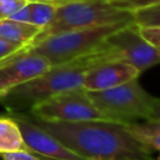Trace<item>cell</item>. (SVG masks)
I'll return each mask as SVG.
<instances>
[{
	"instance_id": "cell-1",
	"label": "cell",
	"mask_w": 160,
	"mask_h": 160,
	"mask_svg": "<svg viewBox=\"0 0 160 160\" xmlns=\"http://www.w3.org/2000/svg\"><path fill=\"white\" fill-rule=\"evenodd\" d=\"M28 116L85 160H155L154 151L134 140L121 122L45 121Z\"/></svg>"
},
{
	"instance_id": "cell-2",
	"label": "cell",
	"mask_w": 160,
	"mask_h": 160,
	"mask_svg": "<svg viewBox=\"0 0 160 160\" xmlns=\"http://www.w3.org/2000/svg\"><path fill=\"white\" fill-rule=\"evenodd\" d=\"M116 60L124 61L121 52L105 40L95 49L69 61L52 65L44 74L9 90L0 98V104L9 114H25L50 96L82 88L88 71Z\"/></svg>"
},
{
	"instance_id": "cell-3",
	"label": "cell",
	"mask_w": 160,
	"mask_h": 160,
	"mask_svg": "<svg viewBox=\"0 0 160 160\" xmlns=\"http://www.w3.org/2000/svg\"><path fill=\"white\" fill-rule=\"evenodd\" d=\"M94 105L111 121L130 122L140 120H160V100L148 92L138 79L119 86L88 91Z\"/></svg>"
},
{
	"instance_id": "cell-4",
	"label": "cell",
	"mask_w": 160,
	"mask_h": 160,
	"mask_svg": "<svg viewBox=\"0 0 160 160\" xmlns=\"http://www.w3.org/2000/svg\"><path fill=\"white\" fill-rule=\"evenodd\" d=\"M130 20L132 21L131 11L118 9L106 0H68L56 8L50 24L41 29L30 44L65 31Z\"/></svg>"
},
{
	"instance_id": "cell-5",
	"label": "cell",
	"mask_w": 160,
	"mask_h": 160,
	"mask_svg": "<svg viewBox=\"0 0 160 160\" xmlns=\"http://www.w3.org/2000/svg\"><path fill=\"white\" fill-rule=\"evenodd\" d=\"M131 22V20L119 21L94 28L65 31L29 44L26 45V48L30 51L44 56L52 66L69 61L95 49L101 42H104L109 35L128 26Z\"/></svg>"
},
{
	"instance_id": "cell-6",
	"label": "cell",
	"mask_w": 160,
	"mask_h": 160,
	"mask_svg": "<svg viewBox=\"0 0 160 160\" xmlns=\"http://www.w3.org/2000/svg\"><path fill=\"white\" fill-rule=\"evenodd\" d=\"M25 114L45 121H111L94 105L88 91L82 88L50 96Z\"/></svg>"
},
{
	"instance_id": "cell-7",
	"label": "cell",
	"mask_w": 160,
	"mask_h": 160,
	"mask_svg": "<svg viewBox=\"0 0 160 160\" xmlns=\"http://www.w3.org/2000/svg\"><path fill=\"white\" fill-rule=\"evenodd\" d=\"M50 62L26 46L0 60V98L50 69Z\"/></svg>"
},
{
	"instance_id": "cell-8",
	"label": "cell",
	"mask_w": 160,
	"mask_h": 160,
	"mask_svg": "<svg viewBox=\"0 0 160 160\" xmlns=\"http://www.w3.org/2000/svg\"><path fill=\"white\" fill-rule=\"evenodd\" d=\"M105 40L118 49L124 61L132 65L139 72L155 66L160 60L159 49L151 46L140 38L134 22L116 30Z\"/></svg>"
},
{
	"instance_id": "cell-9",
	"label": "cell",
	"mask_w": 160,
	"mask_h": 160,
	"mask_svg": "<svg viewBox=\"0 0 160 160\" xmlns=\"http://www.w3.org/2000/svg\"><path fill=\"white\" fill-rule=\"evenodd\" d=\"M9 114V112H8ZM18 122L26 149L46 160H85L68 149L56 138L39 128L26 114H9Z\"/></svg>"
},
{
	"instance_id": "cell-10",
	"label": "cell",
	"mask_w": 160,
	"mask_h": 160,
	"mask_svg": "<svg viewBox=\"0 0 160 160\" xmlns=\"http://www.w3.org/2000/svg\"><path fill=\"white\" fill-rule=\"evenodd\" d=\"M139 75L140 72L126 61H110L88 71L82 81V89L86 91H101L138 79Z\"/></svg>"
},
{
	"instance_id": "cell-11",
	"label": "cell",
	"mask_w": 160,
	"mask_h": 160,
	"mask_svg": "<svg viewBox=\"0 0 160 160\" xmlns=\"http://www.w3.org/2000/svg\"><path fill=\"white\" fill-rule=\"evenodd\" d=\"M126 132L145 148L158 151L160 149V120H140L122 124Z\"/></svg>"
},
{
	"instance_id": "cell-12",
	"label": "cell",
	"mask_w": 160,
	"mask_h": 160,
	"mask_svg": "<svg viewBox=\"0 0 160 160\" xmlns=\"http://www.w3.org/2000/svg\"><path fill=\"white\" fill-rule=\"evenodd\" d=\"M19 150L28 149L18 122L9 114L0 115V155Z\"/></svg>"
},
{
	"instance_id": "cell-13",
	"label": "cell",
	"mask_w": 160,
	"mask_h": 160,
	"mask_svg": "<svg viewBox=\"0 0 160 160\" xmlns=\"http://www.w3.org/2000/svg\"><path fill=\"white\" fill-rule=\"evenodd\" d=\"M41 29L29 22H21L11 19H2L0 20V38L18 42L24 46L29 45L35 36L39 34Z\"/></svg>"
},
{
	"instance_id": "cell-14",
	"label": "cell",
	"mask_w": 160,
	"mask_h": 160,
	"mask_svg": "<svg viewBox=\"0 0 160 160\" xmlns=\"http://www.w3.org/2000/svg\"><path fill=\"white\" fill-rule=\"evenodd\" d=\"M56 8V5L48 2H28L30 24L39 26L40 29H44L52 20Z\"/></svg>"
},
{
	"instance_id": "cell-15",
	"label": "cell",
	"mask_w": 160,
	"mask_h": 160,
	"mask_svg": "<svg viewBox=\"0 0 160 160\" xmlns=\"http://www.w3.org/2000/svg\"><path fill=\"white\" fill-rule=\"evenodd\" d=\"M131 19L136 26H160V2L132 10Z\"/></svg>"
},
{
	"instance_id": "cell-16",
	"label": "cell",
	"mask_w": 160,
	"mask_h": 160,
	"mask_svg": "<svg viewBox=\"0 0 160 160\" xmlns=\"http://www.w3.org/2000/svg\"><path fill=\"white\" fill-rule=\"evenodd\" d=\"M136 31L144 41L160 50V26H136Z\"/></svg>"
},
{
	"instance_id": "cell-17",
	"label": "cell",
	"mask_w": 160,
	"mask_h": 160,
	"mask_svg": "<svg viewBox=\"0 0 160 160\" xmlns=\"http://www.w3.org/2000/svg\"><path fill=\"white\" fill-rule=\"evenodd\" d=\"M26 4V0H0V20L9 19Z\"/></svg>"
},
{
	"instance_id": "cell-18",
	"label": "cell",
	"mask_w": 160,
	"mask_h": 160,
	"mask_svg": "<svg viewBox=\"0 0 160 160\" xmlns=\"http://www.w3.org/2000/svg\"><path fill=\"white\" fill-rule=\"evenodd\" d=\"M2 160H46L29 150H19L12 152H6L1 155Z\"/></svg>"
},
{
	"instance_id": "cell-19",
	"label": "cell",
	"mask_w": 160,
	"mask_h": 160,
	"mask_svg": "<svg viewBox=\"0 0 160 160\" xmlns=\"http://www.w3.org/2000/svg\"><path fill=\"white\" fill-rule=\"evenodd\" d=\"M24 45L21 44H18V42H11V41H8L2 38H0V60L19 51L20 49H22Z\"/></svg>"
},
{
	"instance_id": "cell-20",
	"label": "cell",
	"mask_w": 160,
	"mask_h": 160,
	"mask_svg": "<svg viewBox=\"0 0 160 160\" xmlns=\"http://www.w3.org/2000/svg\"><path fill=\"white\" fill-rule=\"evenodd\" d=\"M9 19L16 20V21H21V22H29V24H30V15H29L28 4H26L24 8H21L20 10H18L15 14H12Z\"/></svg>"
},
{
	"instance_id": "cell-21",
	"label": "cell",
	"mask_w": 160,
	"mask_h": 160,
	"mask_svg": "<svg viewBox=\"0 0 160 160\" xmlns=\"http://www.w3.org/2000/svg\"><path fill=\"white\" fill-rule=\"evenodd\" d=\"M28 2H48V4H54L56 6L66 2L68 0H26Z\"/></svg>"
},
{
	"instance_id": "cell-22",
	"label": "cell",
	"mask_w": 160,
	"mask_h": 160,
	"mask_svg": "<svg viewBox=\"0 0 160 160\" xmlns=\"http://www.w3.org/2000/svg\"><path fill=\"white\" fill-rule=\"evenodd\" d=\"M155 160H159V159H158V158H155Z\"/></svg>"
}]
</instances>
